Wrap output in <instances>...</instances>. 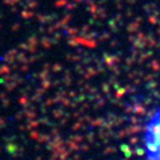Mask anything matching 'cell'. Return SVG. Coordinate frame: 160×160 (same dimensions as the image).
Instances as JSON below:
<instances>
[{
  "label": "cell",
  "instance_id": "obj_1",
  "mask_svg": "<svg viewBox=\"0 0 160 160\" xmlns=\"http://www.w3.org/2000/svg\"><path fill=\"white\" fill-rule=\"evenodd\" d=\"M140 153L143 160H160V104L149 112L143 123Z\"/></svg>",
  "mask_w": 160,
  "mask_h": 160
}]
</instances>
